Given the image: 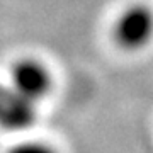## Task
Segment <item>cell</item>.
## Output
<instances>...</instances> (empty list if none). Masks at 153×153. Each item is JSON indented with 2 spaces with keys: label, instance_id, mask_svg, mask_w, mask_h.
I'll return each instance as SVG.
<instances>
[{
  "label": "cell",
  "instance_id": "3957f363",
  "mask_svg": "<svg viewBox=\"0 0 153 153\" xmlns=\"http://www.w3.org/2000/svg\"><path fill=\"white\" fill-rule=\"evenodd\" d=\"M2 123L7 129L21 131L27 129L36 123V100L26 97L24 94L7 87L2 92V104H0Z\"/></svg>",
  "mask_w": 153,
  "mask_h": 153
},
{
  "label": "cell",
  "instance_id": "6da1fadb",
  "mask_svg": "<svg viewBox=\"0 0 153 153\" xmlns=\"http://www.w3.org/2000/svg\"><path fill=\"white\" fill-rule=\"evenodd\" d=\"M112 34L116 43L128 51L146 46L153 38V9L145 4L126 7L116 21Z\"/></svg>",
  "mask_w": 153,
  "mask_h": 153
},
{
  "label": "cell",
  "instance_id": "277c9868",
  "mask_svg": "<svg viewBox=\"0 0 153 153\" xmlns=\"http://www.w3.org/2000/svg\"><path fill=\"white\" fill-rule=\"evenodd\" d=\"M9 153H55L49 146L41 145V143H22L12 148Z\"/></svg>",
  "mask_w": 153,
  "mask_h": 153
},
{
  "label": "cell",
  "instance_id": "7a4b0ae2",
  "mask_svg": "<svg viewBox=\"0 0 153 153\" xmlns=\"http://www.w3.org/2000/svg\"><path fill=\"white\" fill-rule=\"evenodd\" d=\"M10 87L38 102L51 88V75L43 63L33 58H24L12 66Z\"/></svg>",
  "mask_w": 153,
  "mask_h": 153
}]
</instances>
